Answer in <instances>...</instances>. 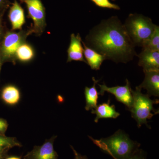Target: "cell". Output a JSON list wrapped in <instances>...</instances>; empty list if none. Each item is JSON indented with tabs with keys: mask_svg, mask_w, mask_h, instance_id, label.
Masks as SVG:
<instances>
[{
	"mask_svg": "<svg viewBox=\"0 0 159 159\" xmlns=\"http://www.w3.org/2000/svg\"><path fill=\"white\" fill-rule=\"evenodd\" d=\"M138 57V64L143 71L159 70V51L142 49Z\"/></svg>",
	"mask_w": 159,
	"mask_h": 159,
	"instance_id": "cell-9",
	"label": "cell"
},
{
	"mask_svg": "<svg viewBox=\"0 0 159 159\" xmlns=\"http://www.w3.org/2000/svg\"><path fill=\"white\" fill-rule=\"evenodd\" d=\"M144 72L145 74V79L138 87L141 89H146L149 97L153 96L159 97V70L144 71Z\"/></svg>",
	"mask_w": 159,
	"mask_h": 159,
	"instance_id": "cell-12",
	"label": "cell"
},
{
	"mask_svg": "<svg viewBox=\"0 0 159 159\" xmlns=\"http://www.w3.org/2000/svg\"><path fill=\"white\" fill-rule=\"evenodd\" d=\"M100 87L99 95L103 96L105 92L112 94L116 97L117 101L122 102L126 106L129 110L130 109L132 105L133 96L132 95L130 83L128 80H126V84L123 86L112 87H108L107 86L105 83L102 84H98Z\"/></svg>",
	"mask_w": 159,
	"mask_h": 159,
	"instance_id": "cell-7",
	"label": "cell"
},
{
	"mask_svg": "<svg viewBox=\"0 0 159 159\" xmlns=\"http://www.w3.org/2000/svg\"><path fill=\"white\" fill-rule=\"evenodd\" d=\"M57 137L54 136L51 139H46L42 145H35L23 159H58V154L54 148V140Z\"/></svg>",
	"mask_w": 159,
	"mask_h": 159,
	"instance_id": "cell-8",
	"label": "cell"
},
{
	"mask_svg": "<svg viewBox=\"0 0 159 159\" xmlns=\"http://www.w3.org/2000/svg\"><path fill=\"white\" fill-rule=\"evenodd\" d=\"M31 29L16 31L7 30L0 43V58L3 64L9 62L15 65L16 50L27 38L32 34Z\"/></svg>",
	"mask_w": 159,
	"mask_h": 159,
	"instance_id": "cell-5",
	"label": "cell"
},
{
	"mask_svg": "<svg viewBox=\"0 0 159 159\" xmlns=\"http://www.w3.org/2000/svg\"><path fill=\"white\" fill-rule=\"evenodd\" d=\"M91 113L96 114V117L94 121L97 123L100 119H116L120 116V113L116 111L115 106L110 105V99L107 102H104L97 105L96 108L92 110Z\"/></svg>",
	"mask_w": 159,
	"mask_h": 159,
	"instance_id": "cell-14",
	"label": "cell"
},
{
	"mask_svg": "<svg viewBox=\"0 0 159 159\" xmlns=\"http://www.w3.org/2000/svg\"><path fill=\"white\" fill-rule=\"evenodd\" d=\"M5 159H21V157L16 156H8Z\"/></svg>",
	"mask_w": 159,
	"mask_h": 159,
	"instance_id": "cell-26",
	"label": "cell"
},
{
	"mask_svg": "<svg viewBox=\"0 0 159 159\" xmlns=\"http://www.w3.org/2000/svg\"><path fill=\"white\" fill-rule=\"evenodd\" d=\"M82 43L84 47V56L85 57L87 64L92 70H99L102 62L106 60L105 57L89 48L82 41Z\"/></svg>",
	"mask_w": 159,
	"mask_h": 159,
	"instance_id": "cell-15",
	"label": "cell"
},
{
	"mask_svg": "<svg viewBox=\"0 0 159 159\" xmlns=\"http://www.w3.org/2000/svg\"><path fill=\"white\" fill-rule=\"evenodd\" d=\"M141 91L142 89L138 86L135 90L132 89L133 101L129 110L139 128L143 124L147 125V120L159 113V111L156 110L153 107L154 104L159 103V100H152L148 94H143Z\"/></svg>",
	"mask_w": 159,
	"mask_h": 159,
	"instance_id": "cell-4",
	"label": "cell"
},
{
	"mask_svg": "<svg viewBox=\"0 0 159 159\" xmlns=\"http://www.w3.org/2000/svg\"><path fill=\"white\" fill-rule=\"evenodd\" d=\"M100 150L114 159H127L139 150L140 144L133 141L123 131H117L108 138L94 139L89 136Z\"/></svg>",
	"mask_w": 159,
	"mask_h": 159,
	"instance_id": "cell-2",
	"label": "cell"
},
{
	"mask_svg": "<svg viewBox=\"0 0 159 159\" xmlns=\"http://www.w3.org/2000/svg\"><path fill=\"white\" fill-rule=\"evenodd\" d=\"M9 124L6 119L0 118V135H5Z\"/></svg>",
	"mask_w": 159,
	"mask_h": 159,
	"instance_id": "cell-22",
	"label": "cell"
},
{
	"mask_svg": "<svg viewBox=\"0 0 159 159\" xmlns=\"http://www.w3.org/2000/svg\"><path fill=\"white\" fill-rule=\"evenodd\" d=\"M21 3H25V0H19Z\"/></svg>",
	"mask_w": 159,
	"mask_h": 159,
	"instance_id": "cell-29",
	"label": "cell"
},
{
	"mask_svg": "<svg viewBox=\"0 0 159 159\" xmlns=\"http://www.w3.org/2000/svg\"><path fill=\"white\" fill-rule=\"evenodd\" d=\"M4 15H0V43L2 41L6 31L7 29L5 28V25L3 23V17Z\"/></svg>",
	"mask_w": 159,
	"mask_h": 159,
	"instance_id": "cell-24",
	"label": "cell"
},
{
	"mask_svg": "<svg viewBox=\"0 0 159 159\" xmlns=\"http://www.w3.org/2000/svg\"><path fill=\"white\" fill-rule=\"evenodd\" d=\"M8 156L7 152H0V159H5Z\"/></svg>",
	"mask_w": 159,
	"mask_h": 159,
	"instance_id": "cell-27",
	"label": "cell"
},
{
	"mask_svg": "<svg viewBox=\"0 0 159 159\" xmlns=\"http://www.w3.org/2000/svg\"><path fill=\"white\" fill-rule=\"evenodd\" d=\"M1 98L6 105L14 106L17 105L20 100V91L16 85L7 84L2 89Z\"/></svg>",
	"mask_w": 159,
	"mask_h": 159,
	"instance_id": "cell-13",
	"label": "cell"
},
{
	"mask_svg": "<svg viewBox=\"0 0 159 159\" xmlns=\"http://www.w3.org/2000/svg\"><path fill=\"white\" fill-rule=\"evenodd\" d=\"M11 5L9 0H0V15H4Z\"/></svg>",
	"mask_w": 159,
	"mask_h": 159,
	"instance_id": "cell-21",
	"label": "cell"
},
{
	"mask_svg": "<svg viewBox=\"0 0 159 159\" xmlns=\"http://www.w3.org/2000/svg\"><path fill=\"white\" fill-rule=\"evenodd\" d=\"M112 1H116V0H112Z\"/></svg>",
	"mask_w": 159,
	"mask_h": 159,
	"instance_id": "cell-30",
	"label": "cell"
},
{
	"mask_svg": "<svg viewBox=\"0 0 159 159\" xmlns=\"http://www.w3.org/2000/svg\"><path fill=\"white\" fill-rule=\"evenodd\" d=\"M89 48L116 63L129 62L137 55L124 25L117 16L102 20L85 38Z\"/></svg>",
	"mask_w": 159,
	"mask_h": 159,
	"instance_id": "cell-1",
	"label": "cell"
},
{
	"mask_svg": "<svg viewBox=\"0 0 159 159\" xmlns=\"http://www.w3.org/2000/svg\"><path fill=\"white\" fill-rule=\"evenodd\" d=\"M8 18L11 25V30L20 31L22 30L26 23L25 11L16 0L11 4L8 14Z\"/></svg>",
	"mask_w": 159,
	"mask_h": 159,
	"instance_id": "cell-11",
	"label": "cell"
},
{
	"mask_svg": "<svg viewBox=\"0 0 159 159\" xmlns=\"http://www.w3.org/2000/svg\"><path fill=\"white\" fill-rule=\"evenodd\" d=\"M135 47H143L156 28L151 19L138 13H131L123 24Z\"/></svg>",
	"mask_w": 159,
	"mask_h": 159,
	"instance_id": "cell-3",
	"label": "cell"
},
{
	"mask_svg": "<svg viewBox=\"0 0 159 159\" xmlns=\"http://www.w3.org/2000/svg\"><path fill=\"white\" fill-rule=\"evenodd\" d=\"M98 7L107 9L120 10L119 6L111 2L109 0H91Z\"/></svg>",
	"mask_w": 159,
	"mask_h": 159,
	"instance_id": "cell-20",
	"label": "cell"
},
{
	"mask_svg": "<svg viewBox=\"0 0 159 159\" xmlns=\"http://www.w3.org/2000/svg\"><path fill=\"white\" fill-rule=\"evenodd\" d=\"M127 159H146V153L144 150L139 149L132 156Z\"/></svg>",
	"mask_w": 159,
	"mask_h": 159,
	"instance_id": "cell-23",
	"label": "cell"
},
{
	"mask_svg": "<svg viewBox=\"0 0 159 159\" xmlns=\"http://www.w3.org/2000/svg\"><path fill=\"white\" fill-rule=\"evenodd\" d=\"M22 146L20 142L14 137L6 136L5 135H0V152H7L9 149L15 147Z\"/></svg>",
	"mask_w": 159,
	"mask_h": 159,
	"instance_id": "cell-18",
	"label": "cell"
},
{
	"mask_svg": "<svg viewBox=\"0 0 159 159\" xmlns=\"http://www.w3.org/2000/svg\"><path fill=\"white\" fill-rule=\"evenodd\" d=\"M67 62L72 61H80L87 64L84 56V48L82 39L79 34H71L70 43L67 50Z\"/></svg>",
	"mask_w": 159,
	"mask_h": 159,
	"instance_id": "cell-10",
	"label": "cell"
},
{
	"mask_svg": "<svg viewBox=\"0 0 159 159\" xmlns=\"http://www.w3.org/2000/svg\"><path fill=\"white\" fill-rule=\"evenodd\" d=\"M93 85L91 88L86 87L84 90L85 95L86 106L85 110L86 111H92L97 107L98 103L99 93L96 88V84L98 83L99 80H96L94 77H93Z\"/></svg>",
	"mask_w": 159,
	"mask_h": 159,
	"instance_id": "cell-17",
	"label": "cell"
},
{
	"mask_svg": "<svg viewBox=\"0 0 159 159\" xmlns=\"http://www.w3.org/2000/svg\"><path fill=\"white\" fill-rule=\"evenodd\" d=\"M71 148H72V150L74 152V159H88L87 157L86 156H82L80 153H78V152L74 149L73 146H71Z\"/></svg>",
	"mask_w": 159,
	"mask_h": 159,
	"instance_id": "cell-25",
	"label": "cell"
},
{
	"mask_svg": "<svg viewBox=\"0 0 159 159\" xmlns=\"http://www.w3.org/2000/svg\"><path fill=\"white\" fill-rule=\"evenodd\" d=\"M28 17L33 21V25L30 28L32 34L40 36L45 30L46 16L45 8L41 0H25Z\"/></svg>",
	"mask_w": 159,
	"mask_h": 159,
	"instance_id": "cell-6",
	"label": "cell"
},
{
	"mask_svg": "<svg viewBox=\"0 0 159 159\" xmlns=\"http://www.w3.org/2000/svg\"><path fill=\"white\" fill-rule=\"evenodd\" d=\"M3 65V63L2 62V60L0 58V73H1V70H2V66Z\"/></svg>",
	"mask_w": 159,
	"mask_h": 159,
	"instance_id": "cell-28",
	"label": "cell"
},
{
	"mask_svg": "<svg viewBox=\"0 0 159 159\" xmlns=\"http://www.w3.org/2000/svg\"><path fill=\"white\" fill-rule=\"evenodd\" d=\"M142 49L159 51V27L157 25L153 34L142 47Z\"/></svg>",
	"mask_w": 159,
	"mask_h": 159,
	"instance_id": "cell-19",
	"label": "cell"
},
{
	"mask_svg": "<svg viewBox=\"0 0 159 159\" xmlns=\"http://www.w3.org/2000/svg\"><path fill=\"white\" fill-rule=\"evenodd\" d=\"M35 56V50L33 46L25 41L22 43L16 50L15 59L16 61L28 63L32 61Z\"/></svg>",
	"mask_w": 159,
	"mask_h": 159,
	"instance_id": "cell-16",
	"label": "cell"
}]
</instances>
